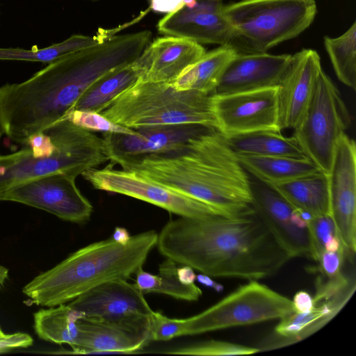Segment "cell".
I'll return each instance as SVG.
<instances>
[{
	"mask_svg": "<svg viewBox=\"0 0 356 356\" xmlns=\"http://www.w3.org/2000/svg\"><path fill=\"white\" fill-rule=\"evenodd\" d=\"M156 246L166 259L211 277L257 280L291 259L254 211L237 216H179L163 227Z\"/></svg>",
	"mask_w": 356,
	"mask_h": 356,
	"instance_id": "cell-1",
	"label": "cell"
},
{
	"mask_svg": "<svg viewBox=\"0 0 356 356\" xmlns=\"http://www.w3.org/2000/svg\"><path fill=\"white\" fill-rule=\"evenodd\" d=\"M120 165L232 216L254 211L250 175L227 137L216 128L191 138L182 152L152 155Z\"/></svg>",
	"mask_w": 356,
	"mask_h": 356,
	"instance_id": "cell-2",
	"label": "cell"
},
{
	"mask_svg": "<svg viewBox=\"0 0 356 356\" xmlns=\"http://www.w3.org/2000/svg\"><path fill=\"white\" fill-rule=\"evenodd\" d=\"M158 233L131 236L126 244L111 237L88 245L26 284L22 292L31 301L48 307L66 304L106 282L129 279L145 264L156 246Z\"/></svg>",
	"mask_w": 356,
	"mask_h": 356,
	"instance_id": "cell-3",
	"label": "cell"
},
{
	"mask_svg": "<svg viewBox=\"0 0 356 356\" xmlns=\"http://www.w3.org/2000/svg\"><path fill=\"white\" fill-rule=\"evenodd\" d=\"M151 38V32L146 30L113 35L53 60L31 77L30 91L35 104L51 119L63 118L95 81L136 60Z\"/></svg>",
	"mask_w": 356,
	"mask_h": 356,
	"instance_id": "cell-4",
	"label": "cell"
},
{
	"mask_svg": "<svg viewBox=\"0 0 356 356\" xmlns=\"http://www.w3.org/2000/svg\"><path fill=\"white\" fill-rule=\"evenodd\" d=\"M15 152L0 155V192L54 173L76 177L106 162L102 138L62 119L30 136Z\"/></svg>",
	"mask_w": 356,
	"mask_h": 356,
	"instance_id": "cell-5",
	"label": "cell"
},
{
	"mask_svg": "<svg viewBox=\"0 0 356 356\" xmlns=\"http://www.w3.org/2000/svg\"><path fill=\"white\" fill-rule=\"evenodd\" d=\"M100 113L132 129L177 124H198L217 129L212 95L177 90L165 82L138 81L111 101Z\"/></svg>",
	"mask_w": 356,
	"mask_h": 356,
	"instance_id": "cell-6",
	"label": "cell"
},
{
	"mask_svg": "<svg viewBox=\"0 0 356 356\" xmlns=\"http://www.w3.org/2000/svg\"><path fill=\"white\" fill-rule=\"evenodd\" d=\"M237 53L266 52L306 30L317 13L314 0H241L223 7Z\"/></svg>",
	"mask_w": 356,
	"mask_h": 356,
	"instance_id": "cell-7",
	"label": "cell"
},
{
	"mask_svg": "<svg viewBox=\"0 0 356 356\" xmlns=\"http://www.w3.org/2000/svg\"><path fill=\"white\" fill-rule=\"evenodd\" d=\"M293 312L291 300L250 280L203 312L185 318L184 336L281 319Z\"/></svg>",
	"mask_w": 356,
	"mask_h": 356,
	"instance_id": "cell-8",
	"label": "cell"
},
{
	"mask_svg": "<svg viewBox=\"0 0 356 356\" xmlns=\"http://www.w3.org/2000/svg\"><path fill=\"white\" fill-rule=\"evenodd\" d=\"M350 124V115L339 90L322 70L309 104L293 136L307 158L328 174L337 142Z\"/></svg>",
	"mask_w": 356,
	"mask_h": 356,
	"instance_id": "cell-9",
	"label": "cell"
},
{
	"mask_svg": "<svg viewBox=\"0 0 356 356\" xmlns=\"http://www.w3.org/2000/svg\"><path fill=\"white\" fill-rule=\"evenodd\" d=\"M111 163L82 174L96 189L119 193L161 207L179 216L206 218L232 216L217 207L172 190L132 171L116 170Z\"/></svg>",
	"mask_w": 356,
	"mask_h": 356,
	"instance_id": "cell-10",
	"label": "cell"
},
{
	"mask_svg": "<svg viewBox=\"0 0 356 356\" xmlns=\"http://www.w3.org/2000/svg\"><path fill=\"white\" fill-rule=\"evenodd\" d=\"M75 179L63 173L48 175L0 192V201L21 203L65 221L84 223L90 220L93 207L77 188Z\"/></svg>",
	"mask_w": 356,
	"mask_h": 356,
	"instance_id": "cell-11",
	"label": "cell"
},
{
	"mask_svg": "<svg viewBox=\"0 0 356 356\" xmlns=\"http://www.w3.org/2000/svg\"><path fill=\"white\" fill-rule=\"evenodd\" d=\"M217 129L227 138L260 131H280L277 86L212 95Z\"/></svg>",
	"mask_w": 356,
	"mask_h": 356,
	"instance_id": "cell-12",
	"label": "cell"
},
{
	"mask_svg": "<svg viewBox=\"0 0 356 356\" xmlns=\"http://www.w3.org/2000/svg\"><path fill=\"white\" fill-rule=\"evenodd\" d=\"M213 128L198 124L150 125L135 129L136 134L104 133L108 160L118 164L146 156L182 152L191 138Z\"/></svg>",
	"mask_w": 356,
	"mask_h": 356,
	"instance_id": "cell-13",
	"label": "cell"
},
{
	"mask_svg": "<svg viewBox=\"0 0 356 356\" xmlns=\"http://www.w3.org/2000/svg\"><path fill=\"white\" fill-rule=\"evenodd\" d=\"M331 216L347 251L356 250V146L344 133L336 145L327 174Z\"/></svg>",
	"mask_w": 356,
	"mask_h": 356,
	"instance_id": "cell-14",
	"label": "cell"
},
{
	"mask_svg": "<svg viewBox=\"0 0 356 356\" xmlns=\"http://www.w3.org/2000/svg\"><path fill=\"white\" fill-rule=\"evenodd\" d=\"M150 316L136 315L118 320L84 316L77 322L72 353H130L141 350L152 341Z\"/></svg>",
	"mask_w": 356,
	"mask_h": 356,
	"instance_id": "cell-15",
	"label": "cell"
},
{
	"mask_svg": "<svg viewBox=\"0 0 356 356\" xmlns=\"http://www.w3.org/2000/svg\"><path fill=\"white\" fill-rule=\"evenodd\" d=\"M222 0H197L161 19L157 29L165 35L186 38L200 44L231 45L232 27L223 13Z\"/></svg>",
	"mask_w": 356,
	"mask_h": 356,
	"instance_id": "cell-16",
	"label": "cell"
},
{
	"mask_svg": "<svg viewBox=\"0 0 356 356\" xmlns=\"http://www.w3.org/2000/svg\"><path fill=\"white\" fill-rule=\"evenodd\" d=\"M322 70L320 56L314 49H305L291 55L288 67L277 85L280 130L294 129L301 122Z\"/></svg>",
	"mask_w": 356,
	"mask_h": 356,
	"instance_id": "cell-17",
	"label": "cell"
},
{
	"mask_svg": "<svg viewBox=\"0 0 356 356\" xmlns=\"http://www.w3.org/2000/svg\"><path fill=\"white\" fill-rule=\"evenodd\" d=\"M250 178L252 207L276 242L290 259L309 257L308 230L298 227L293 222L296 209L270 186L250 175Z\"/></svg>",
	"mask_w": 356,
	"mask_h": 356,
	"instance_id": "cell-18",
	"label": "cell"
},
{
	"mask_svg": "<svg viewBox=\"0 0 356 356\" xmlns=\"http://www.w3.org/2000/svg\"><path fill=\"white\" fill-rule=\"evenodd\" d=\"M68 305L86 317L105 320H118L136 315L150 316L153 312L136 283L131 284L124 279L101 284Z\"/></svg>",
	"mask_w": 356,
	"mask_h": 356,
	"instance_id": "cell-19",
	"label": "cell"
},
{
	"mask_svg": "<svg viewBox=\"0 0 356 356\" xmlns=\"http://www.w3.org/2000/svg\"><path fill=\"white\" fill-rule=\"evenodd\" d=\"M291 55L237 53L226 67L214 94H229L277 86Z\"/></svg>",
	"mask_w": 356,
	"mask_h": 356,
	"instance_id": "cell-20",
	"label": "cell"
},
{
	"mask_svg": "<svg viewBox=\"0 0 356 356\" xmlns=\"http://www.w3.org/2000/svg\"><path fill=\"white\" fill-rule=\"evenodd\" d=\"M147 68L139 81L170 83L200 59L205 49L192 40L166 35L147 47Z\"/></svg>",
	"mask_w": 356,
	"mask_h": 356,
	"instance_id": "cell-21",
	"label": "cell"
},
{
	"mask_svg": "<svg viewBox=\"0 0 356 356\" xmlns=\"http://www.w3.org/2000/svg\"><path fill=\"white\" fill-rule=\"evenodd\" d=\"M148 62L146 48L134 62L115 68L95 81L79 97L71 110L101 113L120 94L140 80Z\"/></svg>",
	"mask_w": 356,
	"mask_h": 356,
	"instance_id": "cell-22",
	"label": "cell"
},
{
	"mask_svg": "<svg viewBox=\"0 0 356 356\" xmlns=\"http://www.w3.org/2000/svg\"><path fill=\"white\" fill-rule=\"evenodd\" d=\"M353 293L351 291L314 302V307L310 311L293 312L280 319L275 333L283 339L282 345L300 341L322 328L340 312Z\"/></svg>",
	"mask_w": 356,
	"mask_h": 356,
	"instance_id": "cell-23",
	"label": "cell"
},
{
	"mask_svg": "<svg viewBox=\"0 0 356 356\" xmlns=\"http://www.w3.org/2000/svg\"><path fill=\"white\" fill-rule=\"evenodd\" d=\"M268 186L298 211L312 217L331 216L328 176L321 170Z\"/></svg>",
	"mask_w": 356,
	"mask_h": 356,
	"instance_id": "cell-24",
	"label": "cell"
},
{
	"mask_svg": "<svg viewBox=\"0 0 356 356\" xmlns=\"http://www.w3.org/2000/svg\"><path fill=\"white\" fill-rule=\"evenodd\" d=\"M236 54L232 46L220 45L206 52L168 83L177 90H196L213 95L226 67Z\"/></svg>",
	"mask_w": 356,
	"mask_h": 356,
	"instance_id": "cell-25",
	"label": "cell"
},
{
	"mask_svg": "<svg viewBox=\"0 0 356 356\" xmlns=\"http://www.w3.org/2000/svg\"><path fill=\"white\" fill-rule=\"evenodd\" d=\"M236 154L246 172L267 185L286 182L321 170L308 158Z\"/></svg>",
	"mask_w": 356,
	"mask_h": 356,
	"instance_id": "cell-26",
	"label": "cell"
},
{
	"mask_svg": "<svg viewBox=\"0 0 356 356\" xmlns=\"http://www.w3.org/2000/svg\"><path fill=\"white\" fill-rule=\"evenodd\" d=\"M227 138L236 154L307 158L293 135L286 137L280 131H260Z\"/></svg>",
	"mask_w": 356,
	"mask_h": 356,
	"instance_id": "cell-27",
	"label": "cell"
},
{
	"mask_svg": "<svg viewBox=\"0 0 356 356\" xmlns=\"http://www.w3.org/2000/svg\"><path fill=\"white\" fill-rule=\"evenodd\" d=\"M178 264L166 259L159 267L157 275L139 268L136 272V284L143 293H157L177 300L197 301L202 291L195 283L184 284L179 280L177 273Z\"/></svg>",
	"mask_w": 356,
	"mask_h": 356,
	"instance_id": "cell-28",
	"label": "cell"
},
{
	"mask_svg": "<svg viewBox=\"0 0 356 356\" xmlns=\"http://www.w3.org/2000/svg\"><path fill=\"white\" fill-rule=\"evenodd\" d=\"M34 329L42 340L70 347L77 336V322L84 315L69 305L41 309L34 314Z\"/></svg>",
	"mask_w": 356,
	"mask_h": 356,
	"instance_id": "cell-29",
	"label": "cell"
},
{
	"mask_svg": "<svg viewBox=\"0 0 356 356\" xmlns=\"http://www.w3.org/2000/svg\"><path fill=\"white\" fill-rule=\"evenodd\" d=\"M108 37L104 31L94 36L74 34L63 42L42 49L0 48V60L49 63L66 54L96 45Z\"/></svg>",
	"mask_w": 356,
	"mask_h": 356,
	"instance_id": "cell-30",
	"label": "cell"
},
{
	"mask_svg": "<svg viewBox=\"0 0 356 356\" xmlns=\"http://www.w3.org/2000/svg\"><path fill=\"white\" fill-rule=\"evenodd\" d=\"M324 45L339 80L356 89V23L341 35L325 36Z\"/></svg>",
	"mask_w": 356,
	"mask_h": 356,
	"instance_id": "cell-31",
	"label": "cell"
},
{
	"mask_svg": "<svg viewBox=\"0 0 356 356\" xmlns=\"http://www.w3.org/2000/svg\"><path fill=\"white\" fill-rule=\"evenodd\" d=\"M260 350V348H258L211 339L168 350L163 351V353L200 356H228L251 355Z\"/></svg>",
	"mask_w": 356,
	"mask_h": 356,
	"instance_id": "cell-32",
	"label": "cell"
},
{
	"mask_svg": "<svg viewBox=\"0 0 356 356\" xmlns=\"http://www.w3.org/2000/svg\"><path fill=\"white\" fill-rule=\"evenodd\" d=\"M63 119H67L74 124L92 132L122 133L136 134L135 129L119 125L105 118L100 113L71 110Z\"/></svg>",
	"mask_w": 356,
	"mask_h": 356,
	"instance_id": "cell-33",
	"label": "cell"
},
{
	"mask_svg": "<svg viewBox=\"0 0 356 356\" xmlns=\"http://www.w3.org/2000/svg\"><path fill=\"white\" fill-rule=\"evenodd\" d=\"M309 241V257L316 262L325 251V243L334 236L337 230L334 220L330 215L312 217L307 222Z\"/></svg>",
	"mask_w": 356,
	"mask_h": 356,
	"instance_id": "cell-34",
	"label": "cell"
},
{
	"mask_svg": "<svg viewBox=\"0 0 356 356\" xmlns=\"http://www.w3.org/2000/svg\"><path fill=\"white\" fill-rule=\"evenodd\" d=\"M152 341L171 340L184 336L185 318H169L159 312L150 316Z\"/></svg>",
	"mask_w": 356,
	"mask_h": 356,
	"instance_id": "cell-35",
	"label": "cell"
},
{
	"mask_svg": "<svg viewBox=\"0 0 356 356\" xmlns=\"http://www.w3.org/2000/svg\"><path fill=\"white\" fill-rule=\"evenodd\" d=\"M346 251V248L342 245L335 252H323L316 261L317 266L312 268V271L327 278L336 277L342 275Z\"/></svg>",
	"mask_w": 356,
	"mask_h": 356,
	"instance_id": "cell-36",
	"label": "cell"
},
{
	"mask_svg": "<svg viewBox=\"0 0 356 356\" xmlns=\"http://www.w3.org/2000/svg\"><path fill=\"white\" fill-rule=\"evenodd\" d=\"M32 337L26 333L0 334V353L8 352L15 348H27L32 346Z\"/></svg>",
	"mask_w": 356,
	"mask_h": 356,
	"instance_id": "cell-37",
	"label": "cell"
},
{
	"mask_svg": "<svg viewBox=\"0 0 356 356\" xmlns=\"http://www.w3.org/2000/svg\"><path fill=\"white\" fill-rule=\"evenodd\" d=\"M291 301L295 312H307L314 307L313 297L306 291H298Z\"/></svg>",
	"mask_w": 356,
	"mask_h": 356,
	"instance_id": "cell-38",
	"label": "cell"
},
{
	"mask_svg": "<svg viewBox=\"0 0 356 356\" xmlns=\"http://www.w3.org/2000/svg\"><path fill=\"white\" fill-rule=\"evenodd\" d=\"M185 4V0H150L151 8L157 13H171Z\"/></svg>",
	"mask_w": 356,
	"mask_h": 356,
	"instance_id": "cell-39",
	"label": "cell"
},
{
	"mask_svg": "<svg viewBox=\"0 0 356 356\" xmlns=\"http://www.w3.org/2000/svg\"><path fill=\"white\" fill-rule=\"evenodd\" d=\"M179 265L177 269L179 280L184 284H193L196 280L194 269L186 265Z\"/></svg>",
	"mask_w": 356,
	"mask_h": 356,
	"instance_id": "cell-40",
	"label": "cell"
},
{
	"mask_svg": "<svg viewBox=\"0 0 356 356\" xmlns=\"http://www.w3.org/2000/svg\"><path fill=\"white\" fill-rule=\"evenodd\" d=\"M211 277L200 273L196 275V280L197 282L204 286L211 288L217 292H221L223 291V286L216 282H215Z\"/></svg>",
	"mask_w": 356,
	"mask_h": 356,
	"instance_id": "cell-41",
	"label": "cell"
},
{
	"mask_svg": "<svg viewBox=\"0 0 356 356\" xmlns=\"http://www.w3.org/2000/svg\"><path fill=\"white\" fill-rule=\"evenodd\" d=\"M131 236L126 228L116 227L111 238L118 243L126 244L130 240Z\"/></svg>",
	"mask_w": 356,
	"mask_h": 356,
	"instance_id": "cell-42",
	"label": "cell"
},
{
	"mask_svg": "<svg viewBox=\"0 0 356 356\" xmlns=\"http://www.w3.org/2000/svg\"><path fill=\"white\" fill-rule=\"evenodd\" d=\"M343 245L339 238L335 235L332 237L325 245L324 250L327 252H335Z\"/></svg>",
	"mask_w": 356,
	"mask_h": 356,
	"instance_id": "cell-43",
	"label": "cell"
},
{
	"mask_svg": "<svg viewBox=\"0 0 356 356\" xmlns=\"http://www.w3.org/2000/svg\"><path fill=\"white\" fill-rule=\"evenodd\" d=\"M8 277V270L0 265V286H2Z\"/></svg>",
	"mask_w": 356,
	"mask_h": 356,
	"instance_id": "cell-44",
	"label": "cell"
},
{
	"mask_svg": "<svg viewBox=\"0 0 356 356\" xmlns=\"http://www.w3.org/2000/svg\"><path fill=\"white\" fill-rule=\"evenodd\" d=\"M3 134V129H2V127H1V123H0V139H1V137Z\"/></svg>",
	"mask_w": 356,
	"mask_h": 356,
	"instance_id": "cell-45",
	"label": "cell"
},
{
	"mask_svg": "<svg viewBox=\"0 0 356 356\" xmlns=\"http://www.w3.org/2000/svg\"><path fill=\"white\" fill-rule=\"evenodd\" d=\"M4 332L2 331L1 328L0 327V334H3Z\"/></svg>",
	"mask_w": 356,
	"mask_h": 356,
	"instance_id": "cell-46",
	"label": "cell"
},
{
	"mask_svg": "<svg viewBox=\"0 0 356 356\" xmlns=\"http://www.w3.org/2000/svg\"><path fill=\"white\" fill-rule=\"evenodd\" d=\"M88 1H98V0H88Z\"/></svg>",
	"mask_w": 356,
	"mask_h": 356,
	"instance_id": "cell-47",
	"label": "cell"
}]
</instances>
